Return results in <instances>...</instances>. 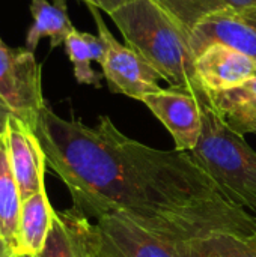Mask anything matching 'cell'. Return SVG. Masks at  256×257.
I'll return each instance as SVG.
<instances>
[{
  "label": "cell",
  "mask_w": 256,
  "mask_h": 257,
  "mask_svg": "<svg viewBox=\"0 0 256 257\" xmlns=\"http://www.w3.org/2000/svg\"><path fill=\"white\" fill-rule=\"evenodd\" d=\"M192 250H193V257H222L219 256V254H216V253L202 251V250L196 245V242H192Z\"/></svg>",
  "instance_id": "d4e9b609"
},
{
  "label": "cell",
  "mask_w": 256,
  "mask_h": 257,
  "mask_svg": "<svg viewBox=\"0 0 256 257\" xmlns=\"http://www.w3.org/2000/svg\"><path fill=\"white\" fill-rule=\"evenodd\" d=\"M101 235V233H100ZM100 257H112L109 253H107V250L104 248V244H103V238H101V254H100Z\"/></svg>",
  "instance_id": "484cf974"
},
{
  "label": "cell",
  "mask_w": 256,
  "mask_h": 257,
  "mask_svg": "<svg viewBox=\"0 0 256 257\" xmlns=\"http://www.w3.org/2000/svg\"><path fill=\"white\" fill-rule=\"evenodd\" d=\"M30 12L33 24L26 35V48L33 53L42 38H48L50 47L56 48L75 30L66 12V0H30Z\"/></svg>",
  "instance_id": "5bb4252c"
},
{
  "label": "cell",
  "mask_w": 256,
  "mask_h": 257,
  "mask_svg": "<svg viewBox=\"0 0 256 257\" xmlns=\"http://www.w3.org/2000/svg\"><path fill=\"white\" fill-rule=\"evenodd\" d=\"M14 257H24V256H20V254H15V256Z\"/></svg>",
  "instance_id": "f1b7e54d"
},
{
  "label": "cell",
  "mask_w": 256,
  "mask_h": 257,
  "mask_svg": "<svg viewBox=\"0 0 256 257\" xmlns=\"http://www.w3.org/2000/svg\"><path fill=\"white\" fill-rule=\"evenodd\" d=\"M196 245L202 251L216 253L222 257H256V247L249 236L216 235L198 241Z\"/></svg>",
  "instance_id": "e0dca14e"
},
{
  "label": "cell",
  "mask_w": 256,
  "mask_h": 257,
  "mask_svg": "<svg viewBox=\"0 0 256 257\" xmlns=\"http://www.w3.org/2000/svg\"><path fill=\"white\" fill-rule=\"evenodd\" d=\"M17 251L0 236V257H14Z\"/></svg>",
  "instance_id": "cb8c5ba5"
},
{
  "label": "cell",
  "mask_w": 256,
  "mask_h": 257,
  "mask_svg": "<svg viewBox=\"0 0 256 257\" xmlns=\"http://www.w3.org/2000/svg\"><path fill=\"white\" fill-rule=\"evenodd\" d=\"M142 102L170 133L175 149L192 152L196 148L202 133V108L196 95L170 87L146 95Z\"/></svg>",
  "instance_id": "52a82bcc"
},
{
  "label": "cell",
  "mask_w": 256,
  "mask_h": 257,
  "mask_svg": "<svg viewBox=\"0 0 256 257\" xmlns=\"http://www.w3.org/2000/svg\"><path fill=\"white\" fill-rule=\"evenodd\" d=\"M195 66L205 92L229 90L256 77L255 59L217 44L207 47L198 54Z\"/></svg>",
  "instance_id": "30bf717a"
},
{
  "label": "cell",
  "mask_w": 256,
  "mask_h": 257,
  "mask_svg": "<svg viewBox=\"0 0 256 257\" xmlns=\"http://www.w3.org/2000/svg\"><path fill=\"white\" fill-rule=\"evenodd\" d=\"M23 199L15 179L6 130L0 133V236L18 254V227Z\"/></svg>",
  "instance_id": "4fadbf2b"
},
{
  "label": "cell",
  "mask_w": 256,
  "mask_h": 257,
  "mask_svg": "<svg viewBox=\"0 0 256 257\" xmlns=\"http://www.w3.org/2000/svg\"><path fill=\"white\" fill-rule=\"evenodd\" d=\"M0 99L14 116L33 130L47 105L42 93V66L27 48L8 47L0 38Z\"/></svg>",
  "instance_id": "277c9868"
},
{
  "label": "cell",
  "mask_w": 256,
  "mask_h": 257,
  "mask_svg": "<svg viewBox=\"0 0 256 257\" xmlns=\"http://www.w3.org/2000/svg\"><path fill=\"white\" fill-rule=\"evenodd\" d=\"M252 134H255L256 136V128H253V130H252Z\"/></svg>",
  "instance_id": "83f0119b"
},
{
  "label": "cell",
  "mask_w": 256,
  "mask_h": 257,
  "mask_svg": "<svg viewBox=\"0 0 256 257\" xmlns=\"http://www.w3.org/2000/svg\"><path fill=\"white\" fill-rule=\"evenodd\" d=\"M228 123L240 134L252 133L256 128V98H247L216 107Z\"/></svg>",
  "instance_id": "ac0fdd59"
},
{
  "label": "cell",
  "mask_w": 256,
  "mask_h": 257,
  "mask_svg": "<svg viewBox=\"0 0 256 257\" xmlns=\"http://www.w3.org/2000/svg\"><path fill=\"white\" fill-rule=\"evenodd\" d=\"M65 51L72 63L74 77L81 84H94L100 87V75L95 74L91 63L94 62L91 48L83 36V32L77 29L65 39Z\"/></svg>",
  "instance_id": "2e32d148"
},
{
  "label": "cell",
  "mask_w": 256,
  "mask_h": 257,
  "mask_svg": "<svg viewBox=\"0 0 256 257\" xmlns=\"http://www.w3.org/2000/svg\"><path fill=\"white\" fill-rule=\"evenodd\" d=\"M35 133L47 166L88 218L119 215L181 244L255 233L253 215L231 203L190 152L146 146L122 134L109 116L89 126L48 105Z\"/></svg>",
  "instance_id": "6da1fadb"
},
{
  "label": "cell",
  "mask_w": 256,
  "mask_h": 257,
  "mask_svg": "<svg viewBox=\"0 0 256 257\" xmlns=\"http://www.w3.org/2000/svg\"><path fill=\"white\" fill-rule=\"evenodd\" d=\"M252 215H253V220H255V223H256V211L255 212H252ZM249 238H250V241L253 242V245L256 247V230H255V233H253V235H250Z\"/></svg>",
  "instance_id": "4316f807"
},
{
  "label": "cell",
  "mask_w": 256,
  "mask_h": 257,
  "mask_svg": "<svg viewBox=\"0 0 256 257\" xmlns=\"http://www.w3.org/2000/svg\"><path fill=\"white\" fill-rule=\"evenodd\" d=\"M97 227L112 257H193L192 242L161 238L119 215L98 218Z\"/></svg>",
  "instance_id": "8992f818"
},
{
  "label": "cell",
  "mask_w": 256,
  "mask_h": 257,
  "mask_svg": "<svg viewBox=\"0 0 256 257\" xmlns=\"http://www.w3.org/2000/svg\"><path fill=\"white\" fill-rule=\"evenodd\" d=\"M98 30V36L106 44V56L101 63L103 75L113 93H121L128 98L142 101L146 95L158 92V72L143 60L133 48L122 45L106 26L101 9L94 5H86Z\"/></svg>",
  "instance_id": "5b68a950"
},
{
  "label": "cell",
  "mask_w": 256,
  "mask_h": 257,
  "mask_svg": "<svg viewBox=\"0 0 256 257\" xmlns=\"http://www.w3.org/2000/svg\"><path fill=\"white\" fill-rule=\"evenodd\" d=\"M54 212L45 190L23 200L18 227L20 256H39L51 230Z\"/></svg>",
  "instance_id": "7c38bea8"
},
{
  "label": "cell",
  "mask_w": 256,
  "mask_h": 257,
  "mask_svg": "<svg viewBox=\"0 0 256 257\" xmlns=\"http://www.w3.org/2000/svg\"><path fill=\"white\" fill-rule=\"evenodd\" d=\"M12 116V111L9 110V107L0 99V133H3L6 130L8 120Z\"/></svg>",
  "instance_id": "7402d4cb"
},
{
  "label": "cell",
  "mask_w": 256,
  "mask_h": 257,
  "mask_svg": "<svg viewBox=\"0 0 256 257\" xmlns=\"http://www.w3.org/2000/svg\"><path fill=\"white\" fill-rule=\"evenodd\" d=\"M6 136L12 170L26 200L45 190V155L35 130L14 114L8 120Z\"/></svg>",
  "instance_id": "ba28073f"
},
{
  "label": "cell",
  "mask_w": 256,
  "mask_h": 257,
  "mask_svg": "<svg viewBox=\"0 0 256 257\" xmlns=\"http://www.w3.org/2000/svg\"><path fill=\"white\" fill-rule=\"evenodd\" d=\"M83 36H84L89 48H91L94 62L101 65L103 60H104V56H106V44H104V41L98 35H92V33H88V32H83Z\"/></svg>",
  "instance_id": "ffe728a7"
},
{
  "label": "cell",
  "mask_w": 256,
  "mask_h": 257,
  "mask_svg": "<svg viewBox=\"0 0 256 257\" xmlns=\"http://www.w3.org/2000/svg\"><path fill=\"white\" fill-rule=\"evenodd\" d=\"M158 6L177 23L190 41L192 32L205 18L229 12L256 8V0H155Z\"/></svg>",
  "instance_id": "9a60e30c"
},
{
  "label": "cell",
  "mask_w": 256,
  "mask_h": 257,
  "mask_svg": "<svg viewBox=\"0 0 256 257\" xmlns=\"http://www.w3.org/2000/svg\"><path fill=\"white\" fill-rule=\"evenodd\" d=\"M81 2H84L86 5H94L98 9H101V11H104V12H107L110 15L115 11L121 9L122 6H125V5H128V3H131L134 0H81Z\"/></svg>",
  "instance_id": "44dd1931"
},
{
  "label": "cell",
  "mask_w": 256,
  "mask_h": 257,
  "mask_svg": "<svg viewBox=\"0 0 256 257\" xmlns=\"http://www.w3.org/2000/svg\"><path fill=\"white\" fill-rule=\"evenodd\" d=\"M101 235L97 223L77 209L56 211L47 242L36 257H100Z\"/></svg>",
  "instance_id": "9c48e42d"
},
{
  "label": "cell",
  "mask_w": 256,
  "mask_h": 257,
  "mask_svg": "<svg viewBox=\"0 0 256 257\" xmlns=\"http://www.w3.org/2000/svg\"><path fill=\"white\" fill-rule=\"evenodd\" d=\"M237 12H238V15L246 23H249L252 27L256 29V8H253V9H246V11H237Z\"/></svg>",
  "instance_id": "603a6c76"
},
{
  "label": "cell",
  "mask_w": 256,
  "mask_h": 257,
  "mask_svg": "<svg viewBox=\"0 0 256 257\" xmlns=\"http://www.w3.org/2000/svg\"><path fill=\"white\" fill-rule=\"evenodd\" d=\"M199 101L202 133L190 155L231 203L252 214L256 211V151L216 110L208 95Z\"/></svg>",
  "instance_id": "3957f363"
},
{
  "label": "cell",
  "mask_w": 256,
  "mask_h": 257,
  "mask_svg": "<svg viewBox=\"0 0 256 257\" xmlns=\"http://www.w3.org/2000/svg\"><path fill=\"white\" fill-rule=\"evenodd\" d=\"M115 26L133 48L172 89L186 90L199 99L207 95L198 74L196 54L187 35L155 0H134L110 14Z\"/></svg>",
  "instance_id": "7a4b0ae2"
},
{
  "label": "cell",
  "mask_w": 256,
  "mask_h": 257,
  "mask_svg": "<svg viewBox=\"0 0 256 257\" xmlns=\"http://www.w3.org/2000/svg\"><path fill=\"white\" fill-rule=\"evenodd\" d=\"M214 44L238 50L256 60V29L246 23L237 11L205 18L190 35V45L196 56Z\"/></svg>",
  "instance_id": "8fae6325"
},
{
  "label": "cell",
  "mask_w": 256,
  "mask_h": 257,
  "mask_svg": "<svg viewBox=\"0 0 256 257\" xmlns=\"http://www.w3.org/2000/svg\"><path fill=\"white\" fill-rule=\"evenodd\" d=\"M24 257H35V256H24Z\"/></svg>",
  "instance_id": "f546056e"
},
{
  "label": "cell",
  "mask_w": 256,
  "mask_h": 257,
  "mask_svg": "<svg viewBox=\"0 0 256 257\" xmlns=\"http://www.w3.org/2000/svg\"><path fill=\"white\" fill-rule=\"evenodd\" d=\"M207 95L214 107L241 101V99H247V98H256V77L244 81L243 84H240L234 89L223 90V92H207Z\"/></svg>",
  "instance_id": "d6986e66"
}]
</instances>
